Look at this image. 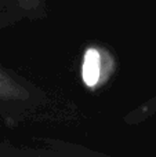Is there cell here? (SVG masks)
<instances>
[{"instance_id":"obj_1","label":"cell","mask_w":156,"mask_h":157,"mask_svg":"<svg viewBox=\"0 0 156 157\" xmlns=\"http://www.w3.org/2000/svg\"><path fill=\"white\" fill-rule=\"evenodd\" d=\"M102 71V62H101V54L96 48H88L84 54L83 59V68L82 75L83 80L88 87H93L98 83L99 76Z\"/></svg>"},{"instance_id":"obj_3","label":"cell","mask_w":156,"mask_h":157,"mask_svg":"<svg viewBox=\"0 0 156 157\" xmlns=\"http://www.w3.org/2000/svg\"><path fill=\"white\" fill-rule=\"evenodd\" d=\"M19 4L25 8H33L36 7V4L39 3V0H18Z\"/></svg>"},{"instance_id":"obj_2","label":"cell","mask_w":156,"mask_h":157,"mask_svg":"<svg viewBox=\"0 0 156 157\" xmlns=\"http://www.w3.org/2000/svg\"><path fill=\"white\" fill-rule=\"evenodd\" d=\"M24 91L18 86L7 78L3 73H0V98H15L22 97Z\"/></svg>"}]
</instances>
